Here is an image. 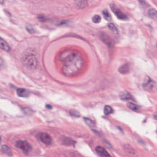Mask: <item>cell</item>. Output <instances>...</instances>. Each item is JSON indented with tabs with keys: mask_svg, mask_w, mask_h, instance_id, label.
Here are the masks:
<instances>
[{
	"mask_svg": "<svg viewBox=\"0 0 157 157\" xmlns=\"http://www.w3.org/2000/svg\"><path fill=\"white\" fill-rule=\"evenodd\" d=\"M101 20V18L99 15H95L92 18V21L95 24H98V23H100Z\"/></svg>",
	"mask_w": 157,
	"mask_h": 157,
	"instance_id": "obj_22",
	"label": "cell"
},
{
	"mask_svg": "<svg viewBox=\"0 0 157 157\" xmlns=\"http://www.w3.org/2000/svg\"><path fill=\"white\" fill-rule=\"evenodd\" d=\"M61 140L62 143L64 145L69 146H74L75 143V142L74 140L68 137H63L62 138Z\"/></svg>",
	"mask_w": 157,
	"mask_h": 157,
	"instance_id": "obj_9",
	"label": "cell"
},
{
	"mask_svg": "<svg viewBox=\"0 0 157 157\" xmlns=\"http://www.w3.org/2000/svg\"><path fill=\"white\" fill-rule=\"evenodd\" d=\"M18 95L19 97H27L29 96V90L26 89L18 88L17 90Z\"/></svg>",
	"mask_w": 157,
	"mask_h": 157,
	"instance_id": "obj_14",
	"label": "cell"
},
{
	"mask_svg": "<svg viewBox=\"0 0 157 157\" xmlns=\"http://www.w3.org/2000/svg\"><path fill=\"white\" fill-rule=\"evenodd\" d=\"M1 152L4 153L7 155H11L12 154V151L9 147L7 145H3L1 147Z\"/></svg>",
	"mask_w": 157,
	"mask_h": 157,
	"instance_id": "obj_17",
	"label": "cell"
},
{
	"mask_svg": "<svg viewBox=\"0 0 157 157\" xmlns=\"http://www.w3.org/2000/svg\"><path fill=\"white\" fill-rule=\"evenodd\" d=\"M96 151L97 153L101 157H112L109 153L105 149H104L102 146H97L96 147Z\"/></svg>",
	"mask_w": 157,
	"mask_h": 157,
	"instance_id": "obj_6",
	"label": "cell"
},
{
	"mask_svg": "<svg viewBox=\"0 0 157 157\" xmlns=\"http://www.w3.org/2000/svg\"><path fill=\"white\" fill-rule=\"evenodd\" d=\"M154 118H155V120H157V112H155L154 114Z\"/></svg>",
	"mask_w": 157,
	"mask_h": 157,
	"instance_id": "obj_26",
	"label": "cell"
},
{
	"mask_svg": "<svg viewBox=\"0 0 157 157\" xmlns=\"http://www.w3.org/2000/svg\"><path fill=\"white\" fill-rule=\"evenodd\" d=\"M4 0H0V5L4 4Z\"/></svg>",
	"mask_w": 157,
	"mask_h": 157,
	"instance_id": "obj_28",
	"label": "cell"
},
{
	"mask_svg": "<svg viewBox=\"0 0 157 157\" xmlns=\"http://www.w3.org/2000/svg\"><path fill=\"white\" fill-rule=\"evenodd\" d=\"M26 29L27 31L30 34H33L35 32V30H34V29L33 28L32 26H31L30 25H28L26 26Z\"/></svg>",
	"mask_w": 157,
	"mask_h": 157,
	"instance_id": "obj_24",
	"label": "cell"
},
{
	"mask_svg": "<svg viewBox=\"0 0 157 157\" xmlns=\"http://www.w3.org/2000/svg\"><path fill=\"white\" fill-rule=\"evenodd\" d=\"M16 146L23 151L26 154L29 153L32 150V146L28 142L24 140H18L16 143Z\"/></svg>",
	"mask_w": 157,
	"mask_h": 157,
	"instance_id": "obj_3",
	"label": "cell"
},
{
	"mask_svg": "<svg viewBox=\"0 0 157 157\" xmlns=\"http://www.w3.org/2000/svg\"></svg>",
	"mask_w": 157,
	"mask_h": 157,
	"instance_id": "obj_30",
	"label": "cell"
},
{
	"mask_svg": "<svg viewBox=\"0 0 157 157\" xmlns=\"http://www.w3.org/2000/svg\"><path fill=\"white\" fill-rule=\"evenodd\" d=\"M110 8L113 13L115 14V16L119 20H128V18L127 15L122 12L116 6L113 4L110 5Z\"/></svg>",
	"mask_w": 157,
	"mask_h": 157,
	"instance_id": "obj_4",
	"label": "cell"
},
{
	"mask_svg": "<svg viewBox=\"0 0 157 157\" xmlns=\"http://www.w3.org/2000/svg\"><path fill=\"white\" fill-rule=\"evenodd\" d=\"M1 136H0V143H1Z\"/></svg>",
	"mask_w": 157,
	"mask_h": 157,
	"instance_id": "obj_29",
	"label": "cell"
},
{
	"mask_svg": "<svg viewBox=\"0 0 157 157\" xmlns=\"http://www.w3.org/2000/svg\"><path fill=\"white\" fill-rule=\"evenodd\" d=\"M59 59L64 62L62 68V73L68 76L77 74L84 65L82 57L71 50L62 52L59 56Z\"/></svg>",
	"mask_w": 157,
	"mask_h": 157,
	"instance_id": "obj_1",
	"label": "cell"
},
{
	"mask_svg": "<svg viewBox=\"0 0 157 157\" xmlns=\"http://www.w3.org/2000/svg\"><path fill=\"white\" fill-rule=\"evenodd\" d=\"M130 68L129 64H126L121 66L118 68V71L121 74H127L130 71Z\"/></svg>",
	"mask_w": 157,
	"mask_h": 157,
	"instance_id": "obj_10",
	"label": "cell"
},
{
	"mask_svg": "<svg viewBox=\"0 0 157 157\" xmlns=\"http://www.w3.org/2000/svg\"><path fill=\"white\" fill-rule=\"evenodd\" d=\"M21 62L26 68L30 69H34L38 65V61L36 56L32 52H27L22 57Z\"/></svg>",
	"mask_w": 157,
	"mask_h": 157,
	"instance_id": "obj_2",
	"label": "cell"
},
{
	"mask_svg": "<svg viewBox=\"0 0 157 157\" xmlns=\"http://www.w3.org/2000/svg\"><path fill=\"white\" fill-rule=\"evenodd\" d=\"M153 82L149 77L146 76L145 80L144 81L143 84V87L146 89H152V88L154 87Z\"/></svg>",
	"mask_w": 157,
	"mask_h": 157,
	"instance_id": "obj_12",
	"label": "cell"
},
{
	"mask_svg": "<svg viewBox=\"0 0 157 157\" xmlns=\"http://www.w3.org/2000/svg\"><path fill=\"white\" fill-rule=\"evenodd\" d=\"M108 27L115 34H117L118 33V30L117 28H116L115 25L113 24V23H109L108 24Z\"/></svg>",
	"mask_w": 157,
	"mask_h": 157,
	"instance_id": "obj_21",
	"label": "cell"
},
{
	"mask_svg": "<svg viewBox=\"0 0 157 157\" xmlns=\"http://www.w3.org/2000/svg\"><path fill=\"white\" fill-rule=\"evenodd\" d=\"M38 136L40 140L46 145H50V144H52L53 142L52 138L47 133H40L38 135Z\"/></svg>",
	"mask_w": 157,
	"mask_h": 157,
	"instance_id": "obj_5",
	"label": "cell"
},
{
	"mask_svg": "<svg viewBox=\"0 0 157 157\" xmlns=\"http://www.w3.org/2000/svg\"><path fill=\"white\" fill-rule=\"evenodd\" d=\"M120 97L121 100L123 101H128V100H134V98L129 93L124 91L121 92L120 94Z\"/></svg>",
	"mask_w": 157,
	"mask_h": 157,
	"instance_id": "obj_8",
	"label": "cell"
},
{
	"mask_svg": "<svg viewBox=\"0 0 157 157\" xmlns=\"http://www.w3.org/2000/svg\"><path fill=\"white\" fill-rule=\"evenodd\" d=\"M84 121L85 122V123H86V125L90 127L93 130H95V128H96V126L94 123L93 121L90 119V118H84Z\"/></svg>",
	"mask_w": 157,
	"mask_h": 157,
	"instance_id": "obj_16",
	"label": "cell"
},
{
	"mask_svg": "<svg viewBox=\"0 0 157 157\" xmlns=\"http://www.w3.org/2000/svg\"><path fill=\"white\" fill-rule=\"evenodd\" d=\"M46 109H52V107L50 105H46Z\"/></svg>",
	"mask_w": 157,
	"mask_h": 157,
	"instance_id": "obj_27",
	"label": "cell"
},
{
	"mask_svg": "<svg viewBox=\"0 0 157 157\" xmlns=\"http://www.w3.org/2000/svg\"><path fill=\"white\" fill-rule=\"evenodd\" d=\"M70 114L71 115L75 117H80L81 116V114H80V113L75 110H71L70 111Z\"/></svg>",
	"mask_w": 157,
	"mask_h": 157,
	"instance_id": "obj_23",
	"label": "cell"
},
{
	"mask_svg": "<svg viewBox=\"0 0 157 157\" xmlns=\"http://www.w3.org/2000/svg\"><path fill=\"white\" fill-rule=\"evenodd\" d=\"M100 38H101L102 41L103 42H104L107 45L111 46L113 45V41H112L111 37L108 34H107L105 33H102L100 34Z\"/></svg>",
	"mask_w": 157,
	"mask_h": 157,
	"instance_id": "obj_7",
	"label": "cell"
},
{
	"mask_svg": "<svg viewBox=\"0 0 157 157\" xmlns=\"http://www.w3.org/2000/svg\"><path fill=\"white\" fill-rule=\"evenodd\" d=\"M3 63H4V61L2 60V58L0 57V66L2 65Z\"/></svg>",
	"mask_w": 157,
	"mask_h": 157,
	"instance_id": "obj_25",
	"label": "cell"
},
{
	"mask_svg": "<svg viewBox=\"0 0 157 157\" xmlns=\"http://www.w3.org/2000/svg\"><path fill=\"white\" fill-rule=\"evenodd\" d=\"M113 113V109L109 105H106L104 108V114L105 115H109Z\"/></svg>",
	"mask_w": 157,
	"mask_h": 157,
	"instance_id": "obj_20",
	"label": "cell"
},
{
	"mask_svg": "<svg viewBox=\"0 0 157 157\" xmlns=\"http://www.w3.org/2000/svg\"><path fill=\"white\" fill-rule=\"evenodd\" d=\"M0 48L5 52H9L10 48L6 41L0 37Z\"/></svg>",
	"mask_w": 157,
	"mask_h": 157,
	"instance_id": "obj_13",
	"label": "cell"
},
{
	"mask_svg": "<svg viewBox=\"0 0 157 157\" xmlns=\"http://www.w3.org/2000/svg\"><path fill=\"white\" fill-rule=\"evenodd\" d=\"M127 107L129 109L134 111H137L139 109L138 106L135 104L134 103H132V102H129V103H127Z\"/></svg>",
	"mask_w": 157,
	"mask_h": 157,
	"instance_id": "obj_18",
	"label": "cell"
},
{
	"mask_svg": "<svg viewBox=\"0 0 157 157\" xmlns=\"http://www.w3.org/2000/svg\"><path fill=\"white\" fill-rule=\"evenodd\" d=\"M102 15H103V17L108 21H110L112 20V17H111V15L110 14L109 11L107 10H103L102 12Z\"/></svg>",
	"mask_w": 157,
	"mask_h": 157,
	"instance_id": "obj_19",
	"label": "cell"
},
{
	"mask_svg": "<svg viewBox=\"0 0 157 157\" xmlns=\"http://www.w3.org/2000/svg\"></svg>",
	"mask_w": 157,
	"mask_h": 157,
	"instance_id": "obj_31",
	"label": "cell"
},
{
	"mask_svg": "<svg viewBox=\"0 0 157 157\" xmlns=\"http://www.w3.org/2000/svg\"><path fill=\"white\" fill-rule=\"evenodd\" d=\"M75 4L79 9H83L87 7V0H75Z\"/></svg>",
	"mask_w": 157,
	"mask_h": 157,
	"instance_id": "obj_11",
	"label": "cell"
},
{
	"mask_svg": "<svg viewBox=\"0 0 157 157\" xmlns=\"http://www.w3.org/2000/svg\"><path fill=\"white\" fill-rule=\"evenodd\" d=\"M149 17L153 19V20H157V11L153 8L150 9L147 12Z\"/></svg>",
	"mask_w": 157,
	"mask_h": 157,
	"instance_id": "obj_15",
	"label": "cell"
}]
</instances>
